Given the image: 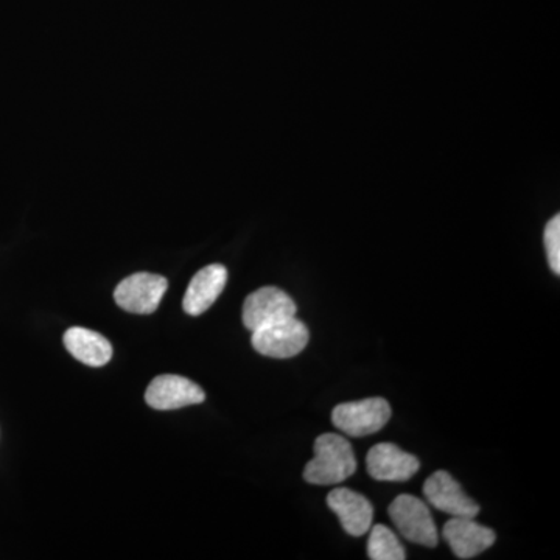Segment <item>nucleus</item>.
Instances as JSON below:
<instances>
[{
	"label": "nucleus",
	"mask_w": 560,
	"mask_h": 560,
	"mask_svg": "<svg viewBox=\"0 0 560 560\" xmlns=\"http://www.w3.org/2000/svg\"><path fill=\"white\" fill-rule=\"evenodd\" d=\"M368 474L377 481L404 482L411 480L420 469L419 459L401 451L396 444L382 442L366 456Z\"/></svg>",
	"instance_id": "9"
},
{
	"label": "nucleus",
	"mask_w": 560,
	"mask_h": 560,
	"mask_svg": "<svg viewBox=\"0 0 560 560\" xmlns=\"http://www.w3.org/2000/svg\"><path fill=\"white\" fill-rule=\"evenodd\" d=\"M423 495L431 506L452 517L475 518L480 514V504L466 495L463 488L448 471H434L423 485Z\"/></svg>",
	"instance_id": "7"
},
{
	"label": "nucleus",
	"mask_w": 560,
	"mask_h": 560,
	"mask_svg": "<svg viewBox=\"0 0 560 560\" xmlns=\"http://www.w3.org/2000/svg\"><path fill=\"white\" fill-rule=\"evenodd\" d=\"M168 289L167 279L151 272H136L121 280L114 291V300L125 312L135 315H151L160 307Z\"/></svg>",
	"instance_id": "5"
},
{
	"label": "nucleus",
	"mask_w": 560,
	"mask_h": 560,
	"mask_svg": "<svg viewBox=\"0 0 560 560\" xmlns=\"http://www.w3.org/2000/svg\"><path fill=\"white\" fill-rule=\"evenodd\" d=\"M442 536L451 545L458 559H471L489 550L495 544V533L467 517H453L442 529Z\"/></svg>",
	"instance_id": "11"
},
{
	"label": "nucleus",
	"mask_w": 560,
	"mask_h": 560,
	"mask_svg": "<svg viewBox=\"0 0 560 560\" xmlns=\"http://www.w3.org/2000/svg\"><path fill=\"white\" fill-rule=\"evenodd\" d=\"M327 506L337 514L342 529L353 537H361L371 529L374 508L371 501L355 490L338 488L327 495Z\"/></svg>",
	"instance_id": "10"
},
{
	"label": "nucleus",
	"mask_w": 560,
	"mask_h": 560,
	"mask_svg": "<svg viewBox=\"0 0 560 560\" xmlns=\"http://www.w3.org/2000/svg\"><path fill=\"white\" fill-rule=\"evenodd\" d=\"M368 556L372 560L407 559V552H405L399 537L385 525H375L371 529L370 541H368Z\"/></svg>",
	"instance_id": "14"
},
{
	"label": "nucleus",
	"mask_w": 560,
	"mask_h": 560,
	"mask_svg": "<svg viewBox=\"0 0 560 560\" xmlns=\"http://www.w3.org/2000/svg\"><path fill=\"white\" fill-rule=\"evenodd\" d=\"M65 346L73 359L91 368H102L113 359V346L97 331L70 327L65 334Z\"/></svg>",
	"instance_id": "13"
},
{
	"label": "nucleus",
	"mask_w": 560,
	"mask_h": 560,
	"mask_svg": "<svg viewBox=\"0 0 560 560\" xmlns=\"http://www.w3.org/2000/svg\"><path fill=\"white\" fill-rule=\"evenodd\" d=\"M308 340L311 335L307 326L294 316L260 327L253 331V338H250L253 348L260 355L270 357V359H291L300 355L302 350L307 348Z\"/></svg>",
	"instance_id": "3"
},
{
	"label": "nucleus",
	"mask_w": 560,
	"mask_h": 560,
	"mask_svg": "<svg viewBox=\"0 0 560 560\" xmlns=\"http://www.w3.org/2000/svg\"><path fill=\"white\" fill-rule=\"evenodd\" d=\"M296 304L285 291L276 287H264L246 298L242 318L246 329L254 331L278 320L291 318L296 315Z\"/></svg>",
	"instance_id": "6"
},
{
	"label": "nucleus",
	"mask_w": 560,
	"mask_h": 560,
	"mask_svg": "<svg viewBox=\"0 0 560 560\" xmlns=\"http://www.w3.org/2000/svg\"><path fill=\"white\" fill-rule=\"evenodd\" d=\"M357 471L352 445L337 433L320 434L315 441V458L305 466L304 480L316 486L340 485Z\"/></svg>",
	"instance_id": "1"
},
{
	"label": "nucleus",
	"mask_w": 560,
	"mask_h": 560,
	"mask_svg": "<svg viewBox=\"0 0 560 560\" xmlns=\"http://www.w3.org/2000/svg\"><path fill=\"white\" fill-rule=\"evenodd\" d=\"M389 517L401 536L412 544L434 548L440 541L433 515H431L429 506L418 497L408 495V493L397 497L390 503Z\"/></svg>",
	"instance_id": "4"
},
{
	"label": "nucleus",
	"mask_w": 560,
	"mask_h": 560,
	"mask_svg": "<svg viewBox=\"0 0 560 560\" xmlns=\"http://www.w3.org/2000/svg\"><path fill=\"white\" fill-rule=\"evenodd\" d=\"M205 390L186 377L179 375H160L150 383L145 393V401L153 410L171 411L189 405L202 404Z\"/></svg>",
	"instance_id": "8"
},
{
	"label": "nucleus",
	"mask_w": 560,
	"mask_h": 560,
	"mask_svg": "<svg viewBox=\"0 0 560 560\" xmlns=\"http://www.w3.org/2000/svg\"><path fill=\"white\" fill-rule=\"evenodd\" d=\"M228 283V270L220 264L202 268L190 280L189 289L184 294L183 308L187 315L200 316L219 300Z\"/></svg>",
	"instance_id": "12"
},
{
	"label": "nucleus",
	"mask_w": 560,
	"mask_h": 560,
	"mask_svg": "<svg viewBox=\"0 0 560 560\" xmlns=\"http://www.w3.org/2000/svg\"><path fill=\"white\" fill-rule=\"evenodd\" d=\"M390 407L382 397L340 404L331 411V422L350 438L370 436L389 422Z\"/></svg>",
	"instance_id": "2"
},
{
	"label": "nucleus",
	"mask_w": 560,
	"mask_h": 560,
	"mask_svg": "<svg viewBox=\"0 0 560 560\" xmlns=\"http://www.w3.org/2000/svg\"><path fill=\"white\" fill-rule=\"evenodd\" d=\"M545 248H547L548 264L555 275H560V217H552L545 228Z\"/></svg>",
	"instance_id": "15"
}]
</instances>
